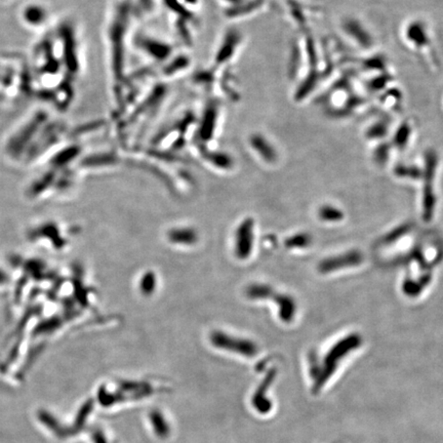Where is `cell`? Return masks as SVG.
<instances>
[{"label":"cell","instance_id":"1","mask_svg":"<svg viewBox=\"0 0 443 443\" xmlns=\"http://www.w3.org/2000/svg\"><path fill=\"white\" fill-rule=\"evenodd\" d=\"M23 23L28 27L39 29L48 23L49 11L46 6L39 4H29L21 11Z\"/></svg>","mask_w":443,"mask_h":443},{"label":"cell","instance_id":"2","mask_svg":"<svg viewBox=\"0 0 443 443\" xmlns=\"http://www.w3.org/2000/svg\"><path fill=\"white\" fill-rule=\"evenodd\" d=\"M213 337V341L216 346L231 349V350H238L244 352V354H254V345L249 342L234 340V339L228 338V336L224 334H214Z\"/></svg>","mask_w":443,"mask_h":443},{"label":"cell","instance_id":"3","mask_svg":"<svg viewBox=\"0 0 443 443\" xmlns=\"http://www.w3.org/2000/svg\"><path fill=\"white\" fill-rule=\"evenodd\" d=\"M346 30H347L348 34L351 35V37L355 40V42H357L360 46H364V48H369V46H372V39L371 35L358 21L354 20V19L348 21L346 23Z\"/></svg>","mask_w":443,"mask_h":443},{"label":"cell","instance_id":"4","mask_svg":"<svg viewBox=\"0 0 443 443\" xmlns=\"http://www.w3.org/2000/svg\"><path fill=\"white\" fill-rule=\"evenodd\" d=\"M251 225L247 223L244 227L240 229L239 233V244H237V247H239L240 256H247L246 253H249V249H251Z\"/></svg>","mask_w":443,"mask_h":443},{"label":"cell","instance_id":"5","mask_svg":"<svg viewBox=\"0 0 443 443\" xmlns=\"http://www.w3.org/2000/svg\"><path fill=\"white\" fill-rule=\"evenodd\" d=\"M169 238L174 242H181V244H192L195 240V233L193 231L182 229L173 231L169 234Z\"/></svg>","mask_w":443,"mask_h":443},{"label":"cell","instance_id":"6","mask_svg":"<svg viewBox=\"0 0 443 443\" xmlns=\"http://www.w3.org/2000/svg\"><path fill=\"white\" fill-rule=\"evenodd\" d=\"M94 442L95 443H107L106 442L105 437H104L103 433L101 431H96L94 433Z\"/></svg>","mask_w":443,"mask_h":443}]
</instances>
